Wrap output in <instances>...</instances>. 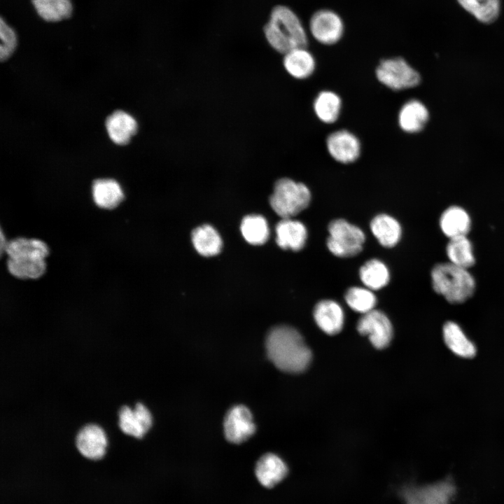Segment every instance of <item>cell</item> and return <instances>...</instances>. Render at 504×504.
<instances>
[{"label": "cell", "instance_id": "1", "mask_svg": "<svg viewBox=\"0 0 504 504\" xmlns=\"http://www.w3.org/2000/svg\"><path fill=\"white\" fill-rule=\"evenodd\" d=\"M268 358L280 370L300 373L309 365L312 354L300 333L288 326L272 328L265 340Z\"/></svg>", "mask_w": 504, "mask_h": 504}, {"label": "cell", "instance_id": "2", "mask_svg": "<svg viewBox=\"0 0 504 504\" xmlns=\"http://www.w3.org/2000/svg\"><path fill=\"white\" fill-rule=\"evenodd\" d=\"M269 44L277 52L286 54L297 48H305L308 43L306 29L296 13L290 8L275 6L264 27Z\"/></svg>", "mask_w": 504, "mask_h": 504}, {"label": "cell", "instance_id": "3", "mask_svg": "<svg viewBox=\"0 0 504 504\" xmlns=\"http://www.w3.org/2000/svg\"><path fill=\"white\" fill-rule=\"evenodd\" d=\"M430 276L434 291L451 304L465 302L475 291V279L468 269L449 262L436 264Z\"/></svg>", "mask_w": 504, "mask_h": 504}, {"label": "cell", "instance_id": "4", "mask_svg": "<svg viewBox=\"0 0 504 504\" xmlns=\"http://www.w3.org/2000/svg\"><path fill=\"white\" fill-rule=\"evenodd\" d=\"M311 197V192L305 184L282 178L274 184L270 204L280 217L291 218L309 206Z\"/></svg>", "mask_w": 504, "mask_h": 504}, {"label": "cell", "instance_id": "5", "mask_svg": "<svg viewBox=\"0 0 504 504\" xmlns=\"http://www.w3.org/2000/svg\"><path fill=\"white\" fill-rule=\"evenodd\" d=\"M328 230L327 246L334 255L352 257L362 251L365 236L358 227L340 218L332 220Z\"/></svg>", "mask_w": 504, "mask_h": 504}, {"label": "cell", "instance_id": "6", "mask_svg": "<svg viewBox=\"0 0 504 504\" xmlns=\"http://www.w3.org/2000/svg\"><path fill=\"white\" fill-rule=\"evenodd\" d=\"M378 80L393 90L416 86L421 80L419 74L402 57L382 59L376 69Z\"/></svg>", "mask_w": 504, "mask_h": 504}, {"label": "cell", "instance_id": "7", "mask_svg": "<svg viewBox=\"0 0 504 504\" xmlns=\"http://www.w3.org/2000/svg\"><path fill=\"white\" fill-rule=\"evenodd\" d=\"M311 35L318 43L333 45L342 37L344 22L340 15L330 9H320L311 16L309 22Z\"/></svg>", "mask_w": 504, "mask_h": 504}, {"label": "cell", "instance_id": "8", "mask_svg": "<svg viewBox=\"0 0 504 504\" xmlns=\"http://www.w3.org/2000/svg\"><path fill=\"white\" fill-rule=\"evenodd\" d=\"M454 488L449 481L417 486L405 484L398 491L405 504H449Z\"/></svg>", "mask_w": 504, "mask_h": 504}, {"label": "cell", "instance_id": "9", "mask_svg": "<svg viewBox=\"0 0 504 504\" xmlns=\"http://www.w3.org/2000/svg\"><path fill=\"white\" fill-rule=\"evenodd\" d=\"M356 328L360 335L368 336L372 344L378 349L387 347L393 337L390 320L384 312L375 309L361 316Z\"/></svg>", "mask_w": 504, "mask_h": 504}, {"label": "cell", "instance_id": "10", "mask_svg": "<svg viewBox=\"0 0 504 504\" xmlns=\"http://www.w3.org/2000/svg\"><path fill=\"white\" fill-rule=\"evenodd\" d=\"M108 438L104 429L94 424L83 426L75 438V448L84 458L97 461L107 454Z\"/></svg>", "mask_w": 504, "mask_h": 504}, {"label": "cell", "instance_id": "11", "mask_svg": "<svg viewBox=\"0 0 504 504\" xmlns=\"http://www.w3.org/2000/svg\"><path fill=\"white\" fill-rule=\"evenodd\" d=\"M223 427L226 439L234 444L246 441L255 431L250 410L241 405L234 406L227 412Z\"/></svg>", "mask_w": 504, "mask_h": 504}, {"label": "cell", "instance_id": "12", "mask_svg": "<svg viewBox=\"0 0 504 504\" xmlns=\"http://www.w3.org/2000/svg\"><path fill=\"white\" fill-rule=\"evenodd\" d=\"M118 415L121 431L136 439H141L152 426V415L141 402H137L133 408L122 406Z\"/></svg>", "mask_w": 504, "mask_h": 504}, {"label": "cell", "instance_id": "13", "mask_svg": "<svg viewBox=\"0 0 504 504\" xmlns=\"http://www.w3.org/2000/svg\"><path fill=\"white\" fill-rule=\"evenodd\" d=\"M326 148L335 160L343 164L355 162L360 153L359 139L346 130H340L330 133L326 139Z\"/></svg>", "mask_w": 504, "mask_h": 504}, {"label": "cell", "instance_id": "14", "mask_svg": "<svg viewBox=\"0 0 504 504\" xmlns=\"http://www.w3.org/2000/svg\"><path fill=\"white\" fill-rule=\"evenodd\" d=\"M314 318L318 328L330 335L340 332L344 326L343 309L332 300L319 301L314 307Z\"/></svg>", "mask_w": 504, "mask_h": 504}, {"label": "cell", "instance_id": "15", "mask_svg": "<svg viewBox=\"0 0 504 504\" xmlns=\"http://www.w3.org/2000/svg\"><path fill=\"white\" fill-rule=\"evenodd\" d=\"M278 246L283 249L300 251L306 243L307 230L304 225L291 218H282L276 226Z\"/></svg>", "mask_w": 504, "mask_h": 504}, {"label": "cell", "instance_id": "16", "mask_svg": "<svg viewBox=\"0 0 504 504\" xmlns=\"http://www.w3.org/2000/svg\"><path fill=\"white\" fill-rule=\"evenodd\" d=\"M284 461L277 455L267 453L263 455L255 466V475L260 483L271 488L279 483L288 473Z\"/></svg>", "mask_w": 504, "mask_h": 504}, {"label": "cell", "instance_id": "17", "mask_svg": "<svg viewBox=\"0 0 504 504\" xmlns=\"http://www.w3.org/2000/svg\"><path fill=\"white\" fill-rule=\"evenodd\" d=\"M439 225L442 233L449 239L464 236L470 230L471 218L463 208L454 205L442 213Z\"/></svg>", "mask_w": 504, "mask_h": 504}, {"label": "cell", "instance_id": "18", "mask_svg": "<svg viewBox=\"0 0 504 504\" xmlns=\"http://www.w3.org/2000/svg\"><path fill=\"white\" fill-rule=\"evenodd\" d=\"M106 127L110 139L118 145L129 143L138 128L136 120L122 111H116L109 115Z\"/></svg>", "mask_w": 504, "mask_h": 504}, {"label": "cell", "instance_id": "19", "mask_svg": "<svg viewBox=\"0 0 504 504\" xmlns=\"http://www.w3.org/2000/svg\"><path fill=\"white\" fill-rule=\"evenodd\" d=\"M92 198L99 208L111 210L123 200L124 193L120 184L114 179L102 178L94 181L92 187Z\"/></svg>", "mask_w": 504, "mask_h": 504}, {"label": "cell", "instance_id": "20", "mask_svg": "<svg viewBox=\"0 0 504 504\" xmlns=\"http://www.w3.org/2000/svg\"><path fill=\"white\" fill-rule=\"evenodd\" d=\"M283 64L286 71L293 78L305 79L314 71L316 62L313 55L305 48H294L286 54Z\"/></svg>", "mask_w": 504, "mask_h": 504}, {"label": "cell", "instance_id": "21", "mask_svg": "<svg viewBox=\"0 0 504 504\" xmlns=\"http://www.w3.org/2000/svg\"><path fill=\"white\" fill-rule=\"evenodd\" d=\"M5 252L10 259H46L49 255L50 250L43 241L18 237L7 243Z\"/></svg>", "mask_w": 504, "mask_h": 504}, {"label": "cell", "instance_id": "22", "mask_svg": "<svg viewBox=\"0 0 504 504\" xmlns=\"http://www.w3.org/2000/svg\"><path fill=\"white\" fill-rule=\"evenodd\" d=\"M428 119L426 107L419 100L412 99L405 103L398 113L400 127L408 133L421 130Z\"/></svg>", "mask_w": 504, "mask_h": 504}, {"label": "cell", "instance_id": "23", "mask_svg": "<svg viewBox=\"0 0 504 504\" xmlns=\"http://www.w3.org/2000/svg\"><path fill=\"white\" fill-rule=\"evenodd\" d=\"M370 229L379 244L384 247H393L400 241L402 229L400 223L387 214L376 216L370 223Z\"/></svg>", "mask_w": 504, "mask_h": 504}, {"label": "cell", "instance_id": "24", "mask_svg": "<svg viewBox=\"0 0 504 504\" xmlns=\"http://www.w3.org/2000/svg\"><path fill=\"white\" fill-rule=\"evenodd\" d=\"M443 338L447 346L455 354L463 358H472L476 354L474 344L468 339L461 327L453 321L443 326Z\"/></svg>", "mask_w": 504, "mask_h": 504}, {"label": "cell", "instance_id": "25", "mask_svg": "<svg viewBox=\"0 0 504 504\" xmlns=\"http://www.w3.org/2000/svg\"><path fill=\"white\" fill-rule=\"evenodd\" d=\"M446 254L449 262L461 267L469 269L475 263L473 246L467 235L449 239Z\"/></svg>", "mask_w": 504, "mask_h": 504}, {"label": "cell", "instance_id": "26", "mask_svg": "<svg viewBox=\"0 0 504 504\" xmlns=\"http://www.w3.org/2000/svg\"><path fill=\"white\" fill-rule=\"evenodd\" d=\"M192 241L196 251L206 257L218 254L222 247L218 232L210 225L195 228L192 232Z\"/></svg>", "mask_w": 504, "mask_h": 504}, {"label": "cell", "instance_id": "27", "mask_svg": "<svg viewBox=\"0 0 504 504\" xmlns=\"http://www.w3.org/2000/svg\"><path fill=\"white\" fill-rule=\"evenodd\" d=\"M313 107L316 115L321 122L331 124L339 118L342 100L335 92L323 90L315 98Z\"/></svg>", "mask_w": 504, "mask_h": 504}, {"label": "cell", "instance_id": "28", "mask_svg": "<svg viewBox=\"0 0 504 504\" xmlns=\"http://www.w3.org/2000/svg\"><path fill=\"white\" fill-rule=\"evenodd\" d=\"M359 276L366 288L377 290L386 286L390 279L386 265L377 259H371L360 268Z\"/></svg>", "mask_w": 504, "mask_h": 504}, {"label": "cell", "instance_id": "29", "mask_svg": "<svg viewBox=\"0 0 504 504\" xmlns=\"http://www.w3.org/2000/svg\"><path fill=\"white\" fill-rule=\"evenodd\" d=\"M9 273L20 279H36L42 276L46 270L45 259L27 258L7 260Z\"/></svg>", "mask_w": 504, "mask_h": 504}, {"label": "cell", "instance_id": "30", "mask_svg": "<svg viewBox=\"0 0 504 504\" xmlns=\"http://www.w3.org/2000/svg\"><path fill=\"white\" fill-rule=\"evenodd\" d=\"M467 12L482 23H491L498 17L500 0H456Z\"/></svg>", "mask_w": 504, "mask_h": 504}, {"label": "cell", "instance_id": "31", "mask_svg": "<svg viewBox=\"0 0 504 504\" xmlns=\"http://www.w3.org/2000/svg\"><path fill=\"white\" fill-rule=\"evenodd\" d=\"M34 8L41 18L48 22H58L71 15L70 0H32Z\"/></svg>", "mask_w": 504, "mask_h": 504}, {"label": "cell", "instance_id": "32", "mask_svg": "<svg viewBox=\"0 0 504 504\" xmlns=\"http://www.w3.org/2000/svg\"><path fill=\"white\" fill-rule=\"evenodd\" d=\"M241 232L249 244L261 245L269 237V227L265 218L259 215L245 216L241 223Z\"/></svg>", "mask_w": 504, "mask_h": 504}, {"label": "cell", "instance_id": "33", "mask_svg": "<svg viewBox=\"0 0 504 504\" xmlns=\"http://www.w3.org/2000/svg\"><path fill=\"white\" fill-rule=\"evenodd\" d=\"M344 299L351 309L363 314L374 309L377 304L375 295L368 288L351 287L346 290Z\"/></svg>", "mask_w": 504, "mask_h": 504}, {"label": "cell", "instance_id": "34", "mask_svg": "<svg viewBox=\"0 0 504 504\" xmlns=\"http://www.w3.org/2000/svg\"><path fill=\"white\" fill-rule=\"evenodd\" d=\"M0 58L1 61L7 59L14 52L17 46V35L14 29L4 20L0 22Z\"/></svg>", "mask_w": 504, "mask_h": 504}]
</instances>
